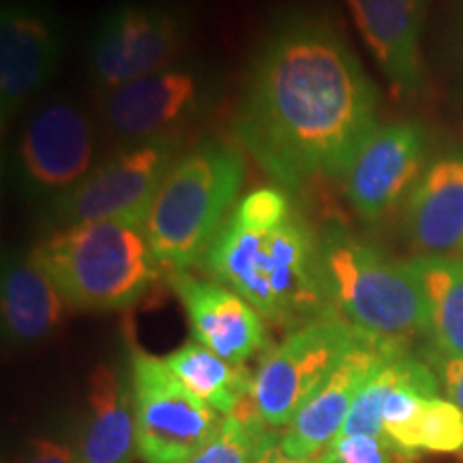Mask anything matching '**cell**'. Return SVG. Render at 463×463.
I'll return each instance as SVG.
<instances>
[{"label": "cell", "instance_id": "6da1fadb", "mask_svg": "<svg viewBox=\"0 0 463 463\" xmlns=\"http://www.w3.org/2000/svg\"><path fill=\"white\" fill-rule=\"evenodd\" d=\"M378 92L328 15L300 11L266 34L249 71L236 133L286 189L344 178L378 127Z\"/></svg>", "mask_w": 463, "mask_h": 463}, {"label": "cell", "instance_id": "7a4b0ae2", "mask_svg": "<svg viewBox=\"0 0 463 463\" xmlns=\"http://www.w3.org/2000/svg\"><path fill=\"white\" fill-rule=\"evenodd\" d=\"M202 266L266 322L297 331L339 316L324 279L320 236L300 208L273 228H242L228 217Z\"/></svg>", "mask_w": 463, "mask_h": 463}, {"label": "cell", "instance_id": "3957f363", "mask_svg": "<svg viewBox=\"0 0 463 463\" xmlns=\"http://www.w3.org/2000/svg\"><path fill=\"white\" fill-rule=\"evenodd\" d=\"M73 309L118 311L136 305L159 277L144 223L90 222L50 230L33 247Z\"/></svg>", "mask_w": 463, "mask_h": 463}, {"label": "cell", "instance_id": "277c9868", "mask_svg": "<svg viewBox=\"0 0 463 463\" xmlns=\"http://www.w3.org/2000/svg\"><path fill=\"white\" fill-rule=\"evenodd\" d=\"M242 178L245 159L228 144L206 140L181 153L144 222L150 249L161 266L176 273L202 264L239 202Z\"/></svg>", "mask_w": 463, "mask_h": 463}, {"label": "cell", "instance_id": "5b68a950", "mask_svg": "<svg viewBox=\"0 0 463 463\" xmlns=\"http://www.w3.org/2000/svg\"><path fill=\"white\" fill-rule=\"evenodd\" d=\"M317 236L328 294L345 322L403 345L427 335L430 307L414 262L391 260L337 222L317 230Z\"/></svg>", "mask_w": 463, "mask_h": 463}, {"label": "cell", "instance_id": "8992f818", "mask_svg": "<svg viewBox=\"0 0 463 463\" xmlns=\"http://www.w3.org/2000/svg\"><path fill=\"white\" fill-rule=\"evenodd\" d=\"M178 153V136L125 144L92 167L78 187L48 204L45 223L50 230L90 222L144 223Z\"/></svg>", "mask_w": 463, "mask_h": 463}, {"label": "cell", "instance_id": "52a82bcc", "mask_svg": "<svg viewBox=\"0 0 463 463\" xmlns=\"http://www.w3.org/2000/svg\"><path fill=\"white\" fill-rule=\"evenodd\" d=\"M97 131L71 99H50L28 116L9 161L11 184L28 200L52 202L78 187L95 167Z\"/></svg>", "mask_w": 463, "mask_h": 463}, {"label": "cell", "instance_id": "ba28073f", "mask_svg": "<svg viewBox=\"0 0 463 463\" xmlns=\"http://www.w3.org/2000/svg\"><path fill=\"white\" fill-rule=\"evenodd\" d=\"M131 395L137 455L146 463H189L215 436L223 416L183 384L165 358L133 347Z\"/></svg>", "mask_w": 463, "mask_h": 463}, {"label": "cell", "instance_id": "9c48e42d", "mask_svg": "<svg viewBox=\"0 0 463 463\" xmlns=\"http://www.w3.org/2000/svg\"><path fill=\"white\" fill-rule=\"evenodd\" d=\"M344 317H322L270 347L253 373L251 402L266 425L281 430L297 419L358 337Z\"/></svg>", "mask_w": 463, "mask_h": 463}, {"label": "cell", "instance_id": "30bf717a", "mask_svg": "<svg viewBox=\"0 0 463 463\" xmlns=\"http://www.w3.org/2000/svg\"><path fill=\"white\" fill-rule=\"evenodd\" d=\"M187 34L183 14L167 5H116L92 28L89 43L92 82L108 92L176 65Z\"/></svg>", "mask_w": 463, "mask_h": 463}, {"label": "cell", "instance_id": "8fae6325", "mask_svg": "<svg viewBox=\"0 0 463 463\" xmlns=\"http://www.w3.org/2000/svg\"><path fill=\"white\" fill-rule=\"evenodd\" d=\"M219 80L200 65H176L103 92L101 116L125 144L178 136L217 99Z\"/></svg>", "mask_w": 463, "mask_h": 463}, {"label": "cell", "instance_id": "7c38bea8", "mask_svg": "<svg viewBox=\"0 0 463 463\" xmlns=\"http://www.w3.org/2000/svg\"><path fill=\"white\" fill-rule=\"evenodd\" d=\"M65 50V26L48 0H5L0 11V120L17 112L54 75Z\"/></svg>", "mask_w": 463, "mask_h": 463}, {"label": "cell", "instance_id": "4fadbf2b", "mask_svg": "<svg viewBox=\"0 0 463 463\" xmlns=\"http://www.w3.org/2000/svg\"><path fill=\"white\" fill-rule=\"evenodd\" d=\"M403 354V344L373 337L363 331L358 333L356 341L333 369V373L281 433V453L294 459H305L326 449L339 436L347 412L364 386L386 364Z\"/></svg>", "mask_w": 463, "mask_h": 463}, {"label": "cell", "instance_id": "5bb4252c", "mask_svg": "<svg viewBox=\"0 0 463 463\" xmlns=\"http://www.w3.org/2000/svg\"><path fill=\"white\" fill-rule=\"evenodd\" d=\"M427 137L416 123L375 127L347 167L345 195L364 222H378L425 172Z\"/></svg>", "mask_w": 463, "mask_h": 463}, {"label": "cell", "instance_id": "9a60e30c", "mask_svg": "<svg viewBox=\"0 0 463 463\" xmlns=\"http://www.w3.org/2000/svg\"><path fill=\"white\" fill-rule=\"evenodd\" d=\"M170 286L183 303L194 341L228 363L245 364L269 347L264 317L234 289L187 270L170 275Z\"/></svg>", "mask_w": 463, "mask_h": 463}, {"label": "cell", "instance_id": "2e32d148", "mask_svg": "<svg viewBox=\"0 0 463 463\" xmlns=\"http://www.w3.org/2000/svg\"><path fill=\"white\" fill-rule=\"evenodd\" d=\"M363 42L397 95L420 89V33L427 0H345Z\"/></svg>", "mask_w": 463, "mask_h": 463}, {"label": "cell", "instance_id": "e0dca14e", "mask_svg": "<svg viewBox=\"0 0 463 463\" xmlns=\"http://www.w3.org/2000/svg\"><path fill=\"white\" fill-rule=\"evenodd\" d=\"M0 307L3 335L14 347L42 344L62 326L73 309L33 249H15L5 256Z\"/></svg>", "mask_w": 463, "mask_h": 463}, {"label": "cell", "instance_id": "ac0fdd59", "mask_svg": "<svg viewBox=\"0 0 463 463\" xmlns=\"http://www.w3.org/2000/svg\"><path fill=\"white\" fill-rule=\"evenodd\" d=\"M405 230L422 256L463 253V155H444L422 172L405 204Z\"/></svg>", "mask_w": 463, "mask_h": 463}, {"label": "cell", "instance_id": "d6986e66", "mask_svg": "<svg viewBox=\"0 0 463 463\" xmlns=\"http://www.w3.org/2000/svg\"><path fill=\"white\" fill-rule=\"evenodd\" d=\"M80 463H131L137 455L136 410L129 384L112 364H97L89 378Z\"/></svg>", "mask_w": 463, "mask_h": 463}, {"label": "cell", "instance_id": "ffe728a7", "mask_svg": "<svg viewBox=\"0 0 463 463\" xmlns=\"http://www.w3.org/2000/svg\"><path fill=\"white\" fill-rule=\"evenodd\" d=\"M167 367L187 389L222 416L234 414L253 389V373L245 364L228 363L198 341H189L165 356Z\"/></svg>", "mask_w": 463, "mask_h": 463}, {"label": "cell", "instance_id": "44dd1931", "mask_svg": "<svg viewBox=\"0 0 463 463\" xmlns=\"http://www.w3.org/2000/svg\"><path fill=\"white\" fill-rule=\"evenodd\" d=\"M430 307V337L439 358H463V258L412 260Z\"/></svg>", "mask_w": 463, "mask_h": 463}, {"label": "cell", "instance_id": "7402d4cb", "mask_svg": "<svg viewBox=\"0 0 463 463\" xmlns=\"http://www.w3.org/2000/svg\"><path fill=\"white\" fill-rule=\"evenodd\" d=\"M281 433L260 419L249 395L234 414L223 416L222 425L189 463H260L275 447Z\"/></svg>", "mask_w": 463, "mask_h": 463}, {"label": "cell", "instance_id": "603a6c76", "mask_svg": "<svg viewBox=\"0 0 463 463\" xmlns=\"http://www.w3.org/2000/svg\"><path fill=\"white\" fill-rule=\"evenodd\" d=\"M399 447L431 453H461L463 410L450 399H425Z\"/></svg>", "mask_w": 463, "mask_h": 463}, {"label": "cell", "instance_id": "cb8c5ba5", "mask_svg": "<svg viewBox=\"0 0 463 463\" xmlns=\"http://www.w3.org/2000/svg\"><path fill=\"white\" fill-rule=\"evenodd\" d=\"M419 453L389 436H337L320 450V463H416Z\"/></svg>", "mask_w": 463, "mask_h": 463}, {"label": "cell", "instance_id": "d4e9b609", "mask_svg": "<svg viewBox=\"0 0 463 463\" xmlns=\"http://www.w3.org/2000/svg\"><path fill=\"white\" fill-rule=\"evenodd\" d=\"M17 463H80L78 453L67 444H58L54 439H33L24 449Z\"/></svg>", "mask_w": 463, "mask_h": 463}, {"label": "cell", "instance_id": "484cf974", "mask_svg": "<svg viewBox=\"0 0 463 463\" xmlns=\"http://www.w3.org/2000/svg\"><path fill=\"white\" fill-rule=\"evenodd\" d=\"M439 380L450 402L463 410V358H439Z\"/></svg>", "mask_w": 463, "mask_h": 463}, {"label": "cell", "instance_id": "4316f807", "mask_svg": "<svg viewBox=\"0 0 463 463\" xmlns=\"http://www.w3.org/2000/svg\"><path fill=\"white\" fill-rule=\"evenodd\" d=\"M260 463H320V453L314 457H305V459H294V457L283 455L279 447H275Z\"/></svg>", "mask_w": 463, "mask_h": 463}]
</instances>
